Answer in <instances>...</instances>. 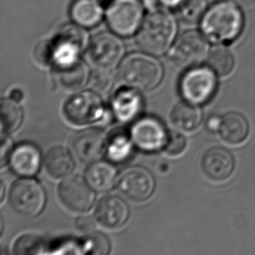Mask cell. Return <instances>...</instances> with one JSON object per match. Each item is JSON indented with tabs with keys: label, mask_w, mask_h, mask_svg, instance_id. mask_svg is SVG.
Returning a JSON list of instances; mask_svg holds the SVG:
<instances>
[{
	"label": "cell",
	"mask_w": 255,
	"mask_h": 255,
	"mask_svg": "<svg viewBox=\"0 0 255 255\" xmlns=\"http://www.w3.org/2000/svg\"><path fill=\"white\" fill-rule=\"evenodd\" d=\"M202 31L214 43L233 41L242 32L243 16L237 5L230 2L215 4L204 16Z\"/></svg>",
	"instance_id": "6da1fadb"
},
{
	"label": "cell",
	"mask_w": 255,
	"mask_h": 255,
	"mask_svg": "<svg viewBox=\"0 0 255 255\" xmlns=\"http://www.w3.org/2000/svg\"><path fill=\"white\" fill-rule=\"evenodd\" d=\"M175 34L172 16L162 10H152L143 21L137 43L143 52L160 55L169 47Z\"/></svg>",
	"instance_id": "7a4b0ae2"
},
{
	"label": "cell",
	"mask_w": 255,
	"mask_h": 255,
	"mask_svg": "<svg viewBox=\"0 0 255 255\" xmlns=\"http://www.w3.org/2000/svg\"><path fill=\"white\" fill-rule=\"evenodd\" d=\"M119 78L122 83L135 90L147 92L159 86L162 66L156 59L144 54H131L121 63Z\"/></svg>",
	"instance_id": "3957f363"
},
{
	"label": "cell",
	"mask_w": 255,
	"mask_h": 255,
	"mask_svg": "<svg viewBox=\"0 0 255 255\" xmlns=\"http://www.w3.org/2000/svg\"><path fill=\"white\" fill-rule=\"evenodd\" d=\"M210 67H193L181 78L179 89L183 98L195 105L206 104L217 91V78Z\"/></svg>",
	"instance_id": "277c9868"
},
{
	"label": "cell",
	"mask_w": 255,
	"mask_h": 255,
	"mask_svg": "<svg viewBox=\"0 0 255 255\" xmlns=\"http://www.w3.org/2000/svg\"><path fill=\"white\" fill-rule=\"evenodd\" d=\"M10 206L17 213L32 218L41 213L45 205V190L35 179H18L10 188L9 195Z\"/></svg>",
	"instance_id": "5b68a950"
},
{
	"label": "cell",
	"mask_w": 255,
	"mask_h": 255,
	"mask_svg": "<svg viewBox=\"0 0 255 255\" xmlns=\"http://www.w3.org/2000/svg\"><path fill=\"white\" fill-rule=\"evenodd\" d=\"M104 113L102 100L91 91L77 93L68 100L64 108L66 119L75 125L90 124L100 121Z\"/></svg>",
	"instance_id": "8992f818"
},
{
	"label": "cell",
	"mask_w": 255,
	"mask_h": 255,
	"mask_svg": "<svg viewBox=\"0 0 255 255\" xmlns=\"http://www.w3.org/2000/svg\"><path fill=\"white\" fill-rule=\"evenodd\" d=\"M86 40V34L83 30L72 24L65 25L56 36L55 40L51 42L52 63L58 66L78 60Z\"/></svg>",
	"instance_id": "52a82bcc"
},
{
	"label": "cell",
	"mask_w": 255,
	"mask_h": 255,
	"mask_svg": "<svg viewBox=\"0 0 255 255\" xmlns=\"http://www.w3.org/2000/svg\"><path fill=\"white\" fill-rule=\"evenodd\" d=\"M142 13L138 0H114L107 9V22L118 34L129 36L137 30Z\"/></svg>",
	"instance_id": "ba28073f"
},
{
	"label": "cell",
	"mask_w": 255,
	"mask_h": 255,
	"mask_svg": "<svg viewBox=\"0 0 255 255\" xmlns=\"http://www.w3.org/2000/svg\"><path fill=\"white\" fill-rule=\"evenodd\" d=\"M207 43L196 31H188L179 37L171 52V62L179 68H188L200 64L207 56Z\"/></svg>",
	"instance_id": "9c48e42d"
},
{
	"label": "cell",
	"mask_w": 255,
	"mask_h": 255,
	"mask_svg": "<svg viewBox=\"0 0 255 255\" xmlns=\"http://www.w3.org/2000/svg\"><path fill=\"white\" fill-rule=\"evenodd\" d=\"M135 145L144 152H157L165 148L169 133L161 121L153 117H145L136 121L131 131Z\"/></svg>",
	"instance_id": "30bf717a"
},
{
	"label": "cell",
	"mask_w": 255,
	"mask_h": 255,
	"mask_svg": "<svg viewBox=\"0 0 255 255\" xmlns=\"http://www.w3.org/2000/svg\"><path fill=\"white\" fill-rule=\"evenodd\" d=\"M123 45L119 38L108 32L96 35L88 48V56L95 68L112 70L123 55Z\"/></svg>",
	"instance_id": "8fae6325"
},
{
	"label": "cell",
	"mask_w": 255,
	"mask_h": 255,
	"mask_svg": "<svg viewBox=\"0 0 255 255\" xmlns=\"http://www.w3.org/2000/svg\"><path fill=\"white\" fill-rule=\"evenodd\" d=\"M155 180L151 172L143 167L125 170L118 179V188L125 196L134 201H143L152 195Z\"/></svg>",
	"instance_id": "7c38bea8"
},
{
	"label": "cell",
	"mask_w": 255,
	"mask_h": 255,
	"mask_svg": "<svg viewBox=\"0 0 255 255\" xmlns=\"http://www.w3.org/2000/svg\"><path fill=\"white\" fill-rule=\"evenodd\" d=\"M59 197L66 207L76 212H86L93 207L95 193L86 179L71 176L63 180L59 188Z\"/></svg>",
	"instance_id": "4fadbf2b"
},
{
	"label": "cell",
	"mask_w": 255,
	"mask_h": 255,
	"mask_svg": "<svg viewBox=\"0 0 255 255\" xmlns=\"http://www.w3.org/2000/svg\"><path fill=\"white\" fill-rule=\"evenodd\" d=\"M107 135L98 128H88L79 131L72 141L75 155L86 163L98 161L107 151Z\"/></svg>",
	"instance_id": "5bb4252c"
},
{
	"label": "cell",
	"mask_w": 255,
	"mask_h": 255,
	"mask_svg": "<svg viewBox=\"0 0 255 255\" xmlns=\"http://www.w3.org/2000/svg\"><path fill=\"white\" fill-rule=\"evenodd\" d=\"M234 156L227 149L214 147L208 150L202 158L201 167L206 175L215 181L228 179L235 170Z\"/></svg>",
	"instance_id": "9a60e30c"
},
{
	"label": "cell",
	"mask_w": 255,
	"mask_h": 255,
	"mask_svg": "<svg viewBox=\"0 0 255 255\" xmlns=\"http://www.w3.org/2000/svg\"><path fill=\"white\" fill-rule=\"evenodd\" d=\"M95 216L97 221L106 228H121L128 221L129 209L120 197L108 195L102 198L97 205Z\"/></svg>",
	"instance_id": "2e32d148"
},
{
	"label": "cell",
	"mask_w": 255,
	"mask_h": 255,
	"mask_svg": "<svg viewBox=\"0 0 255 255\" xmlns=\"http://www.w3.org/2000/svg\"><path fill=\"white\" fill-rule=\"evenodd\" d=\"M10 166L16 174L31 177L37 174L41 165V154L36 145L23 143L12 150L10 156Z\"/></svg>",
	"instance_id": "e0dca14e"
},
{
	"label": "cell",
	"mask_w": 255,
	"mask_h": 255,
	"mask_svg": "<svg viewBox=\"0 0 255 255\" xmlns=\"http://www.w3.org/2000/svg\"><path fill=\"white\" fill-rule=\"evenodd\" d=\"M112 107L120 121L124 122L132 121L141 111V97L135 90H120L113 98Z\"/></svg>",
	"instance_id": "ac0fdd59"
},
{
	"label": "cell",
	"mask_w": 255,
	"mask_h": 255,
	"mask_svg": "<svg viewBox=\"0 0 255 255\" xmlns=\"http://www.w3.org/2000/svg\"><path fill=\"white\" fill-rule=\"evenodd\" d=\"M56 80L60 86L69 91H78L86 86L89 79V70L80 60L55 66Z\"/></svg>",
	"instance_id": "d6986e66"
},
{
	"label": "cell",
	"mask_w": 255,
	"mask_h": 255,
	"mask_svg": "<svg viewBox=\"0 0 255 255\" xmlns=\"http://www.w3.org/2000/svg\"><path fill=\"white\" fill-rule=\"evenodd\" d=\"M117 179V170L107 161H95L87 168L86 179L91 187L98 192L108 191Z\"/></svg>",
	"instance_id": "ffe728a7"
},
{
	"label": "cell",
	"mask_w": 255,
	"mask_h": 255,
	"mask_svg": "<svg viewBox=\"0 0 255 255\" xmlns=\"http://www.w3.org/2000/svg\"><path fill=\"white\" fill-rule=\"evenodd\" d=\"M219 131L225 141L232 145L241 144L249 136V122L242 114L231 113L222 118Z\"/></svg>",
	"instance_id": "44dd1931"
},
{
	"label": "cell",
	"mask_w": 255,
	"mask_h": 255,
	"mask_svg": "<svg viewBox=\"0 0 255 255\" xmlns=\"http://www.w3.org/2000/svg\"><path fill=\"white\" fill-rule=\"evenodd\" d=\"M74 161L69 151L63 146H55L49 150L45 157V166L50 175L63 178L69 175L74 169Z\"/></svg>",
	"instance_id": "7402d4cb"
},
{
	"label": "cell",
	"mask_w": 255,
	"mask_h": 255,
	"mask_svg": "<svg viewBox=\"0 0 255 255\" xmlns=\"http://www.w3.org/2000/svg\"><path fill=\"white\" fill-rule=\"evenodd\" d=\"M171 121L176 128L183 131H193L201 123L202 112L195 104L179 102L172 109Z\"/></svg>",
	"instance_id": "603a6c76"
},
{
	"label": "cell",
	"mask_w": 255,
	"mask_h": 255,
	"mask_svg": "<svg viewBox=\"0 0 255 255\" xmlns=\"http://www.w3.org/2000/svg\"><path fill=\"white\" fill-rule=\"evenodd\" d=\"M102 9L95 0H75L71 15L77 24L86 27L96 25L102 18Z\"/></svg>",
	"instance_id": "cb8c5ba5"
},
{
	"label": "cell",
	"mask_w": 255,
	"mask_h": 255,
	"mask_svg": "<svg viewBox=\"0 0 255 255\" xmlns=\"http://www.w3.org/2000/svg\"><path fill=\"white\" fill-rule=\"evenodd\" d=\"M23 120V111L15 100L3 99L1 101V132L9 134L19 128Z\"/></svg>",
	"instance_id": "d4e9b609"
},
{
	"label": "cell",
	"mask_w": 255,
	"mask_h": 255,
	"mask_svg": "<svg viewBox=\"0 0 255 255\" xmlns=\"http://www.w3.org/2000/svg\"><path fill=\"white\" fill-rule=\"evenodd\" d=\"M132 150L131 139L128 135L118 131L108 138L107 154L114 162H122L130 157Z\"/></svg>",
	"instance_id": "484cf974"
},
{
	"label": "cell",
	"mask_w": 255,
	"mask_h": 255,
	"mask_svg": "<svg viewBox=\"0 0 255 255\" xmlns=\"http://www.w3.org/2000/svg\"><path fill=\"white\" fill-rule=\"evenodd\" d=\"M207 65L220 76H227L235 66V59L228 49L217 47L207 56Z\"/></svg>",
	"instance_id": "4316f807"
},
{
	"label": "cell",
	"mask_w": 255,
	"mask_h": 255,
	"mask_svg": "<svg viewBox=\"0 0 255 255\" xmlns=\"http://www.w3.org/2000/svg\"><path fill=\"white\" fill-rule=\"evenodd\" d=\"M205 0H183L176 7V14L185 24H196L205 10Z\"/></svg>",
	"instance_id": "83f0119b"
},
{
	"label": "cell",
	"mask_w": 255,
	"mask_h": 255,
	"mask_svg": "<svg viewBox=\"0 0 255 255\" xmlns=\"http://www.w3.org/2000/svg\"><path fill=\"white\" fill-rule=\"evenodd\" d=\"M45 242L39 236L25 235L17 240L13 247L15 255H40L45 253Z\"/></svg>",
	"instance_id": "f1b7e54d"
},
{
	"label": "cell",
	"mask_w": 255,
	"mask_h": 255,
	"mask_svg": "<svg viewBox=\"0 0 255 255\" xmlns=\"http://www.w3.org/2000/svg\"><path fill=\"white\" fill-rule=\"evenodd\" d=\"M110 242L106 235L101 233H93L84 240V254L106 255L110 252Z\"/></svg>",
	"instance_id": "f546056e"
},
{
	"label": "cell",
	"mask_w": 255,
	"mask_h": 255,
	"mask_svg": "<svg viewBox=\"0 0 255 255\" xmlns=\"http://www.w3.org/2000/svg\"><path fill=\"white\" fill-rule=\"evenodd\" d=\"M90 80L93 89L102 94L109 93L114 84V75L111 70L101 68H95Z\"/></svg>",
	"instance_id": "4dcf8cb0"
},
{
	"label": "cell",
	"mask_w": 255,
	"mask_h": 255,
	"mask_svg": "<svg viewBox=\"0 0 255 255\" xmlns=\"http://www.w3.org/2000/svg\"><path fill=\"white\" fill-rule=\"evenodd\" d=\"M186 146V138L179 132L171 131L164 149L169 155L176 156L180 154L185 150Z\"/></svg>",
	"instance_id": "1f68e13d"
},
{
	"label": "cell",
	"mask_w": 255,
	"mask_h": 255,
	"mask_svg": "<svg viewBox=\"0 0 255 255\" xmlns=\"http://www.w3.org/2000/svg\"><path fill=\"white\" fill-rule=\"evenodd\" d=\"M36 58L42 64H51L52 63V45L51 42H43L38 45L35 52Z\"/></svg>",
	"instance_id": "d6a6232c"
},
{
	"label": "cell",
	"mask_w": 255,
	"mask_h": 255,
	"mask_svg": "<svg viewBox=\"0 0 255 255\" xmlns=\"http://www.w3.org/2000/svg\"><path fill=\"white\" fill-rule=\"evenodd\" d=\"M11 147H12V141L10 138H8L5 134H2L1 138V166H4L7 160L10 159V154H11Z\"/></svg>",
	"instance_id": "836d02e7"
},
{
	"label": "cell",
	"mask_w": 255,
	"mask_h": 255,
	"mask_svg": "<svg viewBox=\"0 0 255 255\" xmlns=\"http://www.w3.org/2000/svg\"><path fill=\"white\" fill-rule=\"evenodd\" d=\"M75 226H76L77 229L80 230V232L90 233L95 228V221L90 216L83 215V216L77 218L76 221H75Z\"/></svg>",
	"instance_id": "e575fe53"
},
{
	"label": "cell",
	"mask_w": 255,
	"mask_h": 255,
	"mask_svg": "<svg viewBox=\"0 0 255 255\" xmlns=\"http://www.w3.org/2000/svg\"><path fill=\"white\" fill-rule=\"evenodd\" d=\"M222 119L219 116H211L207 121V128L210 131H220L221 127Z\"/></svg>",
	"instance_id": "d590c367"
},
{
	"label": "cell",
	"mask_w": 255,
	"mask_h": 255,
	"mask_svg": "<svg viewBox=\"0 0 255 255\" xmlns=\"http://www.w3.org/2000/svg\"><path fill=\"white\" fill-rule=\"evenodd\" d=\"M10 97L11 100L18 102V101H20L23 99V93H22L21 90L13 89L10 92Z\"/></svg>",
	"instance_id": "8d00e7d4"
},
{
	"label": "cell",
	"mask_w": 255,
	"mask_h": 255,
	"mask_svg": "<svg viewBox=\"0 0 255 255\" xmlns=\"http://www.w3.org/2000/svg\"><path fill=\"white\" fill-rule=\"evenodd\" d=\"M160 1L167 6L177 7L183 0H160Z\"/></svg>",
	"instance_id": "74e56055"
},
{
	"label": "cell",
	"mask_w": 255,
	"mask_h": 255,
	"mask_svg": "<svg viewBox=\"0 0 255 255\" xmlns=\"http://www.w3.org/2000/svg\"><path fill=\"white\" fill-rule=\"evenodd\" d=\"M1 186H2V190H1V199H3V187H4V186H3V182H2V184H1Z\"/></svg>",
	"instance_id": "f35d334b"
},
{
	"label": "cell",
	"mask_w": 255,
	"mask_h": 255,
	"mask_svg": "<svg viewBox=\"0 0 255 255\" xmlns=\"http://www.w3.org/2000/svg\"><path fill=\"white\" fill-rule=\"evenodd\" d=\"M205 1L207 2V3H215V2H218L220 0H205Z\"/></svg>",
	"instance_id": "ab89813d"
}]
</instances>
